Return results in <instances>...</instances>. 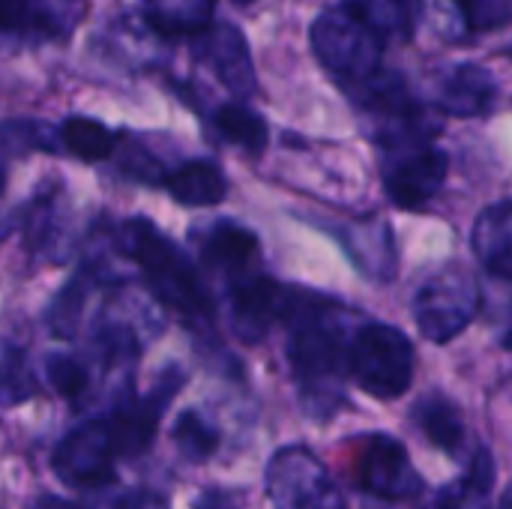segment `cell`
I'll return each instance as SVG.
<instances>
[{"label":"cell","mask_w":512,"mask_h":509,"mask_svg":"<svg viewBox=\"0 0 512 509\" xmlns=\"http://www.w3.org/2000/svg\"><path fill=\"white\" fill-rule=\"evenodd\" d=\"M30 18L27 0H0V30H18Z\"/></svg>","instance_id":"obj_30"},{"label":"cell","mask_w":512,"mask_h":509,"mask_svg":"<svg viewBox=\"0 0 512 509\" xmlns=\"http://www.w3.org/2000/svg\"><path fill=\"white\" fill-rule=\"evenodd\" d=\"M492 483H495V465H492V453L486 450H477L471 465H468V474L462 480H456L453 489H447L441 498H438V507L444 509H468L471 504L483 501L489 492H492Z\"/></svg>","instance_id":"obj_25"},{"label":"cell","mask_w":512,"mask_h":509,"mask_svg":"<svg viewBox=\"0 0 512 509\" xmlns=\"http://www.w3.org/2000/svg\"><path fill=\"white\" fill-rule=\"evenodd\" d=\"M162 186L171 192V198L183 207H213L225 201L228 180L219 171V165L207 159H189L165 174Z\"/></svg>","instance_id":"obj_14"},{"label":"cell","mask_w":512,"mask_h":509,"mask_svg":"<svg viewBox=\"0 0 512 509\" xmlns=\"http://www.w3.org/2000/svg\"><path fill=\"white\" fill-rule=\"evenodd\" d=\"M39 509H87L81 504H72V501H60V498H42Z\"/></svg>","instance_id":"obj_32"},{"label":"cell","mask_w":512,"mask_h":509,"mask_svg":"<svg viewBox=\"0 0 512 509\" xmlns=\"http://www.w3.org/2000/svg\"><path fill=\"white\" fill-rule=\"evenodd\" d=\"M45 378L54 387V393L72 405L84 402V396L90 393V369L69 354H51L45 360Z\"/></svg>","instance_id":"obj_26"},{"label":"cell","mask_w":512,"mask_h":509,"mask_svg":"<svg viewBox=\"0 0 512 509\" xmlns=\"http://www.w3.org/2000/svg\"><path fill=\"white\" fill-rule=\"evenodd\" d=\"M318 60L354 93L381 75V36L354 15H321L312 24Z\"/></svg>","instance_id":"obj_4"},{"label":"cell","mask_w":512,"mask_h":509,"mask_svg":"<svg viewBox=\"0 0 512 509\" xmlns=\"http://www.w3.org/2000/svg\"><path fill=\"white\" fill-rule=\"evenodd\" d=\"M345 9L378 36L408 39L420 24L423 0H345Z\"/></svg>","instance_id":"obj_17"},{"label":"cell","mask_w":512,"mask_h":509,"mask_svg":"<svg viewBox=\"0 0 512 509\" xmlns=\"http://www.w3.org/2000/svg\"><path fill=\"white\" fill-rule=\"evenodd\" d=\"M267 495L276 509H348L324 465L303 447H285L270 459Z\"/></svg>","instance_id":"obj_6"},{"label":"cell","mask_w":512,"mask_h":509,"mask_svg":"<svg viewBox=\"0 0 512 509\" xmlns=\"http://www.w3.org/2000/svg\"><path fill=\"white\" fill-rule=\"evenodd\" d=\"M456 6L471 33L498 30L512 21V0H456Z\"/></svg>","instance_id":"obj_28"},{"label":"cell","mask_w":512,"mask_h":509,"mask_svg":"<svg viewBox=\"0 0 512 509\" xmlns=\"http://www.w3.org/2000/svg\"><path fill=\"white\" fill-rule=\"evenodd\" d=\"M348 375L375 399H399L414 381V345L390 324H366L348 342Z\"/></svg>","instance_id":"obj_3"},{"label":"cell","mask_w":512,"mask_h":509,"mask_svg":"<svg viewBox=\"0 0 512 509\" xmlns=\"http://www.w3.org/2000/svg\"><path fill=\"white\" fill-rule=\"evenodd\" d=\"M213 12V0H147V15L162 33L204 30Z\"/></svg>","instance_id":"obj_23"},{"label":"cell","mask_w":512,"mask_h":509,"mask_svg":"<svg viewBox=\"0 0 512 509\" xmlns=\"http://www.w3.org/2000/svg\"><path fill=\"white\" fill-rule=\"evenodd\" d=\"M3 186H6V165L0 162V192H3Z\"/></svg>","instance_id":"obj_35"},{"label":"cell","mask_w":512,"mask_h":509,"mask_svg":"<svg viewBox=\"0 0 512 509\" xmlns=\"http://www.w3.org/2000/svg\"><path fill=\"white\" fill-rule=\"evenodd\" d=\"M60 141L63 147L78 156L81 162H102L114 153L117 147V138L114 132L99 123V120H90V117H69L63 126H60Z\"/></svg>","instance_id":"obj_20"},{"label":"cell","mask_w":512,"mask_h":509,"mask_svg":"<svg viewBox=\"0 0 512 509\" xmlns=\"http://www.w3.org/2000/svg\"><path fill=\"white\" fill-rule=\"evenodd\" d=\"M297 288H288L270 276L252 273L240 282H231V324L243 342H261L273 324H288L300 303Z\"/></svg>","instance_id":"obj_10"},{"label":"cell","mask_w":512,"mask_h":509,"mask_svg":"<svg viewBox=\"0 0 512 509\" xmlns=\"http://www.w3.org/2000/svg\"><path fill=\"white\" fill-rule=\"evenodd\" d=\"M447 168H450L447 153L429 144H417L414 150L396 156V162L387 165L384 171V186L390 201L402 210L426 207L441 192L447 180Z\"/></svg>","instance_id":"obj_11"},{"label":"cell","mask_w":512,"mask_h":509,"mask_svg":"<svg viewBox=\"0 0 512 509\" xmlns=\"http://www.w3.org/2000/svg\"><path fill=\"white\" fill-rule=\"evenodd\" d=\"M9 231H12V225H9L6 219H0V240H3V237H6Z\"/></svg>","instance_id":"obj_34"},{"label":"cell","mask_w":512,"mask_h":509,"mask_svg":"<svg viewBox=\"0 0 512 509\" xmlns=\"http://www.w3.org/2000/svg\"><path fill=\"white\" fill-rule=\"evenodd\" d=\"M183 384H186L183 369L168 366L147 393H141V396L129 393L117 402L114 414L105 420H108V429H111L120 459H135L150 450V444L159 432L162 414L168 411V405L174 402V396L180 393Z\"/></svg>","instance_id":"obj_7"},{"label":"cell","mask_w":512,"mask_h":509,"mask_svg":"<svg viewBox=\"0 0 512 509\" xmlns=\"http://www.w3.org/2000/svg\"><path fill=\"white\" fill-rule=\"evenodd\" d=\"M414 420L438 450H444L450 456L462 453V447H465V423L459 417V408L450 399H444L438 393L420 399V405L414 408Z\"/></svg>","instance_id":"obj_18"},{"label":"cell","mask_w":512,"mask_h":509,"mask_svg":"<svg viewBox=\"0 0 512 509\" xmlns=\"http://www.w3.org/2000/svg\"><path fill=\"white\" fill-rule=\"evenodd\" d=\"M33 396V378L27 372L24 354L0 339V405H18Z\"/></svg>","instance_id":"obj_27"},{"label":"cell","mask_w":512,"mask_h":509,"mask_svg":"<svg viewBox=\"0 0 512 509\" xmlns=\"http://www.w3.org/2000/svg\"><path fill=\"white\" fill-rule=\"evenodd\" d=\"M480 309L477 279L450 264L429 273L414 291V321L429 342H450L459 336Z\"/></svg>","instance_id":"obj_5"},{"label":"cell","mask_w":512,"mask_h":509,"mask_svg":"<svg viewBox=\"0 0 512 509\" xmlns=\"http://www.w3.org/2000/svg\"><path fill=\"white\" fill-rule=\"evenodd\" d=\"M99 270H81L72 282H66L60 288V294L51 300L48 312H45V324L54 336L69 339L84 315V303H87V291H90V279H96Z\"/></svg>","instance_id":"obj_22"},{"label":"cell","mask_w":512,"mask_h":509,"mask_svg":"<svg viewBox=\"0 0 512 509\" xmlns=\"http://www.w3.org/2000/svg\"><path fill=\"white\" fill-rule=\"evenodd\" d=\"M504 348H507V351H512V327L507 330V336H504Z\"/></svg>","instance_id":"obj_36"},{"label":"cell","mask_w":512,"mask_h":509,"mask_svg":"<svg viewBox=\"0 0 512 509\" xmlns=\"http://www.w3.org/2000/svg\"><path fill=\"white\" fill-rule=\"evenodd\" d=\"M174 447L186 462H207L219 450V429L198 411H186L174 423Z\"/></svg>","instance_id":"obj_24"},{"label":"cell","mask_w":512,"mask_h":509,"mask_svg":"<svg viewBox=\"0 0 512 509\" xmlns=\"http://www.w3.org/2000/svg\"><path fill=\"white\" fill-rule=\"evenodd\" d=\"M192 509H237V501L222 489H207Z\"/></svg>","instance_id":"obj_31"},{"label":"cell","mask_w":512,"mask_h":509,"mask_svg":"<svg viewBox=\"0 0 512 509\" xmlns=\"http://www.w3.org/2000/svg\"><path fill=\"white\" fill-rule=\"evenodd\" d=\"M354 480L357 489L384 501H408L423 489V477L411 465L408 450L396 438L381 432L360 441L354 459Z\"/></svg>","instance_id":"obj_9"},{"label":"cell","mask_w":512,"mask_h":509,"mask_svg":"<svg viewBox=\"0 0 512 509\" xmlns=\"http://www.w3.org/2000/svg\"><path fill=\"white\" fill-rule=\"evenodd\" d=\"M495 93H498L495 78L483 66L462 63L444 75L441 90H438V105L456 117H477V114L492 111Z\"/></svg>","instance_id":"obj_13"},{"label":"cell","mask_w":512,"mask_h":509,"mask_svg":"<svg viewBox=\"0 0 512 509\" xmlns=\"http://www.w3.org/2000/svg\"><path fill=\"white\" fill-rule=\"evenodd\" d=\"M207 60L237 96H249L255 90V72L240 30L216 27V33L207 39Z\"/></svg>","instance_id":"obj_16"},{"label":"cell","mask_w":512,"mask_h":509,"mask_svg":"<svg viewBox=\"0 0 512 509\" xmlns=\"http://www.w3.org/2000/svg\"><path fill=\"white\" fill-rule=\"evenodd\" d=\"M324 300L300 294L294 315L288 318V360L300 387V399L312 417H330L342 402V384L348 375V348L324 318Z\"/></svg>","instance_id":"obj_2"},{"label":"cell","mask_w":512,"mask_h":509,"mask_svg":"<svg viewBox=\"0 0 512 509\" xmlns=\"http://www.w3.org/2000/svg\"><path fill=\"white\" fill-rule=\"evenodd\" d=\"M117 249L138 264L150 294L171 309L189 330L210 336L216 324V303L201 282L198 270L189 264L183 249H177L150 219L132 216L117 228Z\"/></svg>","instance_id":"obj_1"},{"label":"cell","mask_w":512,"mask_h":509,"mask_svg":"<svg viewBox=\"0 0 512 509\" xmlns=\"http://www.w3.org/2000/svg\"><path fill=\"white\" fill-rule=\"evenodd\" d=\"M201 258L210 270L228 276V282H240V279L258 273L255 267L261 261V246L249 228L222 219L207 228V234L201 240Z\"/></svg>","instance_id":"obj_12"},{"label":"cell","mask_w":512,"mask_h":509,"mask_svg":"<svg viewBox=\"0 0 512 509\" xmlns=\"http://www.w3.org/2000/svg\"><path fill=\"white\" fill-rule=\"evenodd\" d=\"M237 6H249V3H255V0H234Z\"/></svg>","instance_id":"obj_37"},{"label":"cell","mask_w":512,"mask_h":509,"mask_svg":"<svg viewBox=\"0 0 512 509\" xmlns=\"http://www.w3.org/2000/svg\"><path fill=\"white\" fill-rule=\"evenodd\" d=\"M24 243L36 258L45 261H63L66 258V231L60 225L57 198H36V204L27 210L24 219Z\"/></svg>","instance_id":"obj_19"},{"label":"cell","mask_w":512,"mask_h":509,"mask_svg":"<svg viewBox=\"0 0 512 509\" xmlns=\"http://www.w3.org/2000/svg\"><path fill=\"white\" fill-rule=\"evenodd\" d=\"M114 509H171L168 498L156 489H129L120 495Z\"/></svg>","instance_id":"obj_29"},{"label":"cell","mask_w":512,"mask_h":509,"mask_svg":"<svg viewBox=\"0 0 512 509\" xmlns=\"http://www.w3.org/2000/svg\"><path fill=\"white\" fill-rule=\"evenodd\" d=\"M213 126L219 129V135L249 153H261L267 147V123L261 114H255L252 108L240 105V102H228L213 114Z\"/></svg>","instance_id":"obj_21"},{"label":"cell","mask_w":512,"mask_h":509,"mask_svg":"<svg viewBox=\"0 0 512 509\" xmlns=\"http://www.w3.org/2000/svg\"><path fill=\"white\" fill-rule=\"evenodd\" d=\"M498 509H512V486L507 489V495H504V501H501V507Z\"/></svg>","instance_id":"obj_33"},{"label":"cell","mask_w":512,"mask_h":509,"mask_svg":"<svg viewBox=\"0 0 512 509\" xmlns=\"http://www.w3.org/2000/svg\"><path fill=\"white\" fill-rule=\"evenodd\" d=\"M117 447L108 420H87L63 435L51 456V471L75 489H102L117 480Z\"/></svg>","instance_id":"obj_8"},{"label":"cell","mask_w":512,"mask_h":509,"mask_svg":"<svg viewBox=\"0 0 512 509\" xmlns=\"http://www.w3.org/2000/svg\"><path fill=\"white\" fill-rule=\"evenodd\" d=\"M474 252L501 279L512 282V204H495L474 225Z\"/></svg>","instance_id":"obj_15"}]
</instances>
